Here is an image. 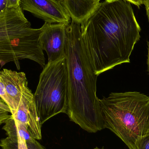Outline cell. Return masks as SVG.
<instances>
[{"label":"cell","instance_id":"cell-1","mask_svg":"<svg viewBox=\"0 0 149 149\" xmlns=\"http://www.w3.org/2000/svg\"><path fill=\"white\" fill-rule=\"evenodd\" d=\"M83 42L95 74L130 63L141 28L131 3L126 0H105L81 24Z\"/></svg>","mask_w":149,"mask_h":149},{"label":"cell","instance_id":"cell-2","mask_svg":"<svg viewBox=\"0 0 149 149\" xmlns=\"http://www.w3.org/2000/svg\"><path fill=\"white\" fill-rule=\"evenodd\" d=\"M65 58L68 73L70 120L89 133L104 129L95 74L81 36V24L72 21L66 29Z\"/></svg>","mask_w":149,"mask_h":149},{"label":"cell","instance_id":"cell-3","mask_svg":"<svg viewBox=\"0 0 149 149\" xmlns=\"http://www.w3.org/2000/svg\"><path fill=\"white\" fill-rule=\"evenodd\" d=\"M104 128L130 149L149 131V97L137 92L112 93L99 99Z\"/></svg>","mask_w":149,"mask_h":149},{"label":"cell","instance_id":"cell-4","mask_svg":"<svg viewBox=\"0 0 149 149\" xmlns=\"http://www.w3.org/2000/svg\"><path fill=\"white\" fill-rule=\"evenodd\" d=\"M41 29H33L21 8H6L0 13V65L10 62L20 70L19 61L28 59L44 68L45 58L39 44Z\"/></svg>","mask_w":149,"mask_h":149},{"label":"cell","instance_id":"cell-5","mask_svg":"<svg viewBox=\"0 0 149 149\" xmlns=\"http://www.w3.org/2000/svg\"><path fill=\"white\" fill-rule=\"evenodd\" d=\"M40 124L68 108V73L65 57L45 65L34 94Z\"/></svg>","mask_w":149,"mask_h":149},{"label":"cell","instance_id":"cell-6","mask_svg":"<svg viewBox=\"0 0 149 149\" xmlns=\"http://www.w3.org/2000/svg\"><path fill=\"white\" fill-rule=\"evenodd\" d=\"M69 24L45 22L41 27L39 44L47 53L48 63L65 57L66 29Z\"/></svg>","mask_w":149,"mask_h":149},{"label":"cell","instance_id":"cell-7","mask_svg":"<svg viewBox=\"0 0 149 149\" xmlns=\"http://www.w3.org/2000/svg\"><path fill=\"white\" fill-rule=\"evenodd\" d=\"M20 7L48 23H70V17L58 0H21Z\"/></svg>","mask_w":149,"mask_h":149},{"label":"cell","instance_id":"cell-8","mask_svg":"<svg viewBox=\"0 0 149 149\" xmlns=\"http://www.w3.org/2000/svg\"><path fill=\"white\" fill-rule=\"evenodd\" d=\"M0 74L7 93L15 105L13 114L21 105L27 106L35 102L34 94L28 86V80L24 72L4 69L0 71Z\"/></svg>","mask_w":149,"mask_h":149},{"label":"cell","instance_id":"cell-9","mask_svg":"<svg viewBox=\"0 0 149 149\" xmlns=\"http://www.w3.org/2000/svg\"><path fill=\"white\" fill-rule=\"evenodd\" d=\"M72 21L83 22L97 8L101 0H58Z\"/></svg>","mask_w":149,"mask_h":149},{"label":"cell","instance_id":"cell-10","mask_svg":"<svg viewBox=\"0 0 149 149\" xmlns=\"http://www.w3.org/2000/svg\"><path fill=\"white\" fill-rule=\"evenodd\" d=\"M4 124L3 130L6 132L9 137L16 138L21 137L25 141H30L34 138L26 125L15 120L11 115L5 121Z\"/></svg>","mask_w":149,"mask_h":149},{"label":"cell","instance_id":"cell-11","mask_svg":"<svg viewBox=\"0 0 149 149\" xmlns=\"http://www.w3.org/2000/svg\"><path fill=\"white\" fill-rule=\"evenodd\" d=\"M0 98L8 105L10 109V113L13 114L15 112V108L14 102L8 95L5 85L3 81L0 74Z\"/></svg>","mask_w":149,"mask_h":149},{"label":"cell","instance_id":"cell-12","mask_svg":"<svg viewBox=\"0 0 149 149\" xmlns=\"http://www.w3.org/2000/svg\"><path fill=\"white\" fill-rule=\"evenodd\" d=\"M18 138L8 136L2 139L0 141V147L2 149H19Z\"/></svg>","mask_w":149,"mask_h":149},{"label":"cell","instance_id":"cell-13","mask_svg":"<svg viewBox=\"0 0 149 149\" xmlns=\"http://www.w3.org/2000/svg\"><path fill=\"white\" fill-rule=\"evenodd\" d=\"M134 149H149V131L136 141Z\"/></svg>","mask_w":149,"mask_h":149},{"label":"cell","instance_id":"cell-14","mask_svg":"<svg viewBox=\"0 0 149 149\" xmlns=\"http://www.w3.org/2000/svg\"><path fill=\"white\" fill-rule=\"evenodd\" d=\"M25 142L27 149H45L35 138Z\"/></svg>","mask_w":149,"mask_h":149},{"label":"cell","instance_id":"cell-15","mask_svg":"<svg viewBox=\"0 0 149 149\" xmlns=\"http://www.w3.org/2000/svg\"><path fill=\"white\" fill-rule=\"evenodd\" d=\"M21 0H6L7 8H17L20 7Z\"/></svg>","mask_w":149,"mask_h":149},{"label":"cell","instance_id":"cell-16","mask_svg":"<svg viewBox=\"0 0 149 149\" xmlns=\"http://www.w3.org/2000/svg\"><path fill=\"white\" fill-rule=\"evenodd\" d=\"M9 112L0 109V125L5 123V121L9 117Z\"/></svg>","mask_w":149,"mask_h":149},{"label":"cell","instance_id":"cell-17","mask_svg":"<svg viewBox=\"0 0 149 149\" xmlns=\"http://www.w3.org/2000/svg\"><path fill=\"white\" fill-rule=\"evenodd\" d=\"M18 147L19 149H27L25 140L21 137L18 138Z\"/></svg>","mask_w":149,"mask_h":149},{"label":"cell","instance_id":"cell-18","mask_svg":"<svg viewBox=\"0 0 149 149\" xmlns=\"http://www.w3.org/2000/svg\"><path fill=\"white\" fill-rule=\"evenodd\" d=\"M0 109H3V110L8 111L9 113H10L9 108L2 99H0Z\"/></svg>","mask_w":149,"mask_h":149},{"label":"cell","instance_id":"cell-19","mask_svg":"<svg viewBox=\"0 0 149 149\" xmlns=\"http://www.w3.org/2000/svg\"><path fill=\"white\" fill-rule=\"evenodd\" d=\"M7 8L6 0H0V13Z\"/></svg>","mask_w":149,"mask_h":149},{"label":"cell","instance_id":"cell-20","mask_svg":"<svg viewBox=\"0 0 149 149\" xmlns=\"http://www.w3.org/2000/svg\"><path fill=\"white\" fill-rule=\"evenodd\" d=\"M126 1H128L130 3L136 5L138 8L143 4L142 0H126Z\"/></svg>","mask_w":149,"mask_h":149},{"label":"cell","instance_id":"cell-21","mask_svg":"<svg viewBox=\"0 0 149 149\" xmlns=\"http://www.w3.org/2000/svg\"><path fill=\"white\" fill-rule=\"evenodd\" d=\"M142 3L146 8H149V0H142Z\"/></svg>","mask_w":149,"mask_h":149},{"label":"cell","instance_id":"cell-22","mask_svg":"<svg viewBox=\"0 0 149 149\" xmlns=\"http://www.w3.org/2000/svg\"><path fill=\"white\" fill-rule=\"evenodd\" d=\"M148 61H147V64L148 65V70L149 72V42H148Z\"/></svg>","mask_w":149,"mask_h":149},{"label":"cell","instance_id":"cell-23","mask_svg":"<svg viewBox=\"0 0 149 149\" xmlns=\"http://www.w3.org/2000/svg\"><path fill=\"white\" fill-rule=\"evenodd\" d=\"M146 11H147V15L148 16V19L149 22V8H146Z\"/></svg>","mask_w":149,"mask_h":149},{"label":"cell","instance_id":"cell-24","mask_svg":"<svg viewBox=\"0 0 149 149\" xmlns=\"http://www.w3.org/2000/svg\"><path fill=\"white\" fill-rule=\"evenodd\" d=\"M92 149H105L103 148H98V147H96V148H94Z\"/></svg>","mask_w":149,"mask_h":149}]
</instances>
